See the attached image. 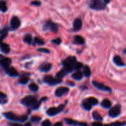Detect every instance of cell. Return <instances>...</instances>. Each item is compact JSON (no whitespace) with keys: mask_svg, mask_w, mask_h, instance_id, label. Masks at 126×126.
I'll list each match as a JSON object with an SVG mask.
<instances>
[{"mask_svg":"<svg viewBox=\"0 0 126 126\" xmlns=\"http://www.w3.org/2000/svg\"><path fill=\"white\" fill-rule=\"evenodd\" d=\"M47 100V97H43L38 102L35 96L33 95H28L25 97L23 99L21 100V103L28 108H32L33 110H36L39 109L41 104L43 102Z\"/></svg>","mask_w":126,"mask_h":126,"instance_id":"cell-1","label":"cell"},{"mask_svg":"<svg viewBox=\"0 0 126 126\" xmlns=\"http://www.w3.org/2000/svg\"><path fill=\"white\" fill-rule=\"evenodd\" d=\"M77 62L75 56H69L65 60L62 61L63 69L66 71L68 74L75 70V65Z\"/></svg>","mask_w":126,"mask_h":126,"instance_id":"cell-2","label":"cell"},{"mask_svg":"<svg viewBox=\"0 0 126 126\" xmlns=\"http://www.w3.org/2000/svg\"><path fill=\"white\" fill-rule=\"evenodd\" d=\"M3 116L9 120L12 121L20 122V123L25 122L28 119V116L27 115L17 116L12 112H5L3 113Z\"/></svg>","mask_w":126,"mask_h":126,"instance_id":"cell-3","label":"cell"},{"mask_svg":"<svg viewBox=\"0 0 126 126\" xmlns=\"http://www.w3.org/2000/svg\"><path fill=\"white\" fill-rule=\"evenodd\" d=\"M88 6L90 9L95 11H103L106 9L107 5L102 0H89Z\"/></svg>","mask_w":126,"mask_h":126,"instance_id":"cell-4","label":"cell"},{"mask_svg":"<svg viewBox=\"0 0 126 126\" xmlns=\"http://www.w3.org/2000/svg\"><path fill=\"white\" fill-rule=\"evenodd\" d=\"M58 25L54 22H52L51 20H47L43 24V30L44 31H47L50 30L51 32L54 33H57L58 32Z\"/></svg>","mask_w":126,"mask_h":126,"instance_id":"cell-5","label":"cell"},{"mask_svg":"<svg viewBox=\"0 0 126 126\" xmlns=\"http://www.w3.org/2000/svg\"><path fill=\"white\" fill-rule=\"evenodd\" d=\"M43 81L45 83L50 85V86H55V85L59 84L62 82V80L59 78H54L50 75H46L43 78Z\"/></svg>","mask_w":126,"mask_h":126,"instance_id":"cell-6","label":"cell"},{"mask_svg":"<svg viewBox=\"0 0 126 126\" xmlns=\"http://www.w3.org/2000/svg\"><path fill=\"white\" fill-rule=\"evenodd\" d=\"M64 108H65V105H60L58 107H51L47 110L46 113L49 116H54L61 113Z\"/></svg>","mask_w":126,"mask_h":126,"instance_id":"cell-7","label":"cell"},{"mask_svg":"<svg viewBox=\"0 0 126 126\" xmlns=\"http://www.w3.org/2000/svg\"><path fill=\"white\" fill-rule=\"evenodd\" d=\"M121 114V105L118 104L114 106L108 112V116L111 118H115Z\"/></svg>","mask_w":126,"mask_h":126,"instance_id":"cell-8","label":"cell"},{"mask_svg":"<svg viewBox=\"0 0 126 126\" xmlns=\"http://www.w3.org/2000/svg\"><path fill=\"white\" fill-rule=\"evenodd\" d=\"M92 84H93V86H94L96 89L100 90V91H105V92H112V90L110 87L105 86V85L103 84V83L98 82L95 81H92Z\"/></svg>","mask_w":126,"mask_h":126,"instance_id":"cell-9","label":"cell"},{"mask_svg":"<svg viewBox=\"0 0 126 126\" xmlns=\"http://www.w3.org/2000/svg\"><path fill=\"white\" fill-rule=\"evenodd\" d=\"M20 20L19 18L17 16H13L11 20V22H10V25H11V30H16L18 29L20 26Z\"/></svg>","mask_w":126,"mask_h":126,"instance_id":"cell-10","label":"cell"},{"mask_svg":"<svg viewBox=\"0 0 126 126\" xmlns=\"http://www.w3.org/2000/svg\"><path fill=\"white\" fill-rule=\"evenodd\" d=\"M69 88L66 87H59L55 90V95L57 97H62L63 95L66 94L69 92Z\"/></svg>","mask_w":126,"mask_h":126,"instance_id":"cell-11","label":"cell"},{"mask_svg":"<svg viewBox=\"0 0 126 126\" xmlns=\"http://www.w3.org/2000/svg\"><path fill=\"white\" fill-rule=\"evenodd\" d=\"M65 123L70 126H88L86 123H80L76 121L73 120V119H69V118H65Z\"/></svg>","mask_w":126,"mask_h":126,"instance_id":"cell-12","label":"cell"},{"mask_svg":"<svg viewBox=\"0 0 126 126\" xmlns=\"http://www.w3.org/2000/svg\"><path fill=\"white\" fill-rule=\"evenodd\" d=\"M52 68V64L50 63H41L38 67V70L41 72H48Z\"/></svg>","mask_w":126,"mask_h":126,"instance_id":"cell-13","label":"cell"},{"mask_svg":"<svg viewBox=\"0 0 126 126\" xmlns=\"http://www.w3.org/2000/svg\"><path fill=\"white\" fill-rule=\"evenodd\" d=\"M4 70L6 74L8 75L9 76H11V77H17L19 75H18V71L14 67H10V66H9L7 68H5Z\"/></svg>","mask_w":126,"mask_h":126,"instance_id":"cell-14","label":"cell"},{"mask_svg":"<svg viewBox=\"0 0 126 126\" xmlns=\"http://www.w3.org/2000/svg\"><path fill=\"white\" fill-rule=\"evenodd\" d=\"M11 62H12V60L10 58L7 57L2 58L0 60V64L3 67L4 69L8 68L11 65Z\"/></svg>","mask_w":126,"mask_h":126,"instance_id":"cell-15","label":"cell"},{"mask_svg":"<svg viewBox=\"0 0 126 126\" xmlns=\"http://www.w3.org/2000/svg\"><path fill=\"white\" fill-rule=\"evenodd\" d=\"M82 27V22L80 18H76L73 22V30L75 32L79 31Z\"/></svg>","mask_w":126,"mask_h":126,"instance_id":"cell-16","label":"cell"},{"mask_svg":"<svg viewBox=\"0 0 126 126\" xmlns=\"http://www.w3.org/2000/svg\"><path fill=\"white\" fill-rule=\"evenodd\" d=\"M113 60L114 64L116 65H117L118 66H119V67H124V66H125V63L123 61V60H122V59L121 58V57L119 55H115L113 57Z\"/></svg>","mask_w":126,"mask_h":126,"instance_id":"cell-17","label":"cell"},{"mask_svg":"<svg viewBox=\"0 0 126 126\" xmlns=\"http://www.w3.org/2000/svg\"><path fill=\"white\" fill-rule=\"evenodd\" d=\"M9 30V28L6 27H3L2 29L0 30V42H2L3 39L7 36Z\"/></svg>","mask_w":126,"mask_h":126,"instance_id":"cell-18","label":"cell"},{"mask_svg":"<svg viewBox=\"0 0 126 126\" xmlns=\"http://www.w3.org/2000/svg\"><path fill=\"white\" fill-rule=\"evenodd\" d=\"M0 50L2 53L7 54L10 52V46L9 44L0 42Z\"/></svg>","mask_w":126,"mask_h":126,"instance_id":"cell-19","label":"cell"},{"mask_svg":"<svg viewBox=\"0 0 126 126\" xmlns=\"http://www.w3.org/2000/svg\"><path fill=\"white\" fill-rule=\"evenodd\" d=\"M83 76V73L80 71H77L71 75V77H72V78L73 79L76 80V81H80V80H81L82 79Z\"/></svg>","mask_w":126,"mask_h":126,"instance_id":"cell-20","label":"cell"},{"mask_svg":"<svg viewBox=\"0 0 126 126\" xmlns=\"http://www.w3.org/2000/svg\"><path fill=\"white\" fill-rule=\"evenodd\" d=\"M101 106H102L103 108L108 109V108H111V102L110 100L105 98V99H104L102 102V103H101Z\"/></svg>","mask_w":126,"mask_h":126,"instance_id":"cell-21","label":"cell"},{"mask_svg":"<svg viewBox=\"0 0 126 126\" xmlns=\"http://www.w3.org/2000/svg\"><path fill=\"white\" fill-rule=\"evenodd\" d=\"M74 41H75V43L76 44H81V45H82V44L85 43V40L83 38V37L79 35L75 36V38H74Z\"/></svg>","mask_w":126,"mask_h":126,"instance_id":"cell-22","label":"cell"},{"mask_svg":"<svg viewBox=\"0 0 126 126\" xmlns=\"http://www.w3.org/2000/svg\"><path fill=\"white\" fill-rule=\"evenodd\" d=\"M29 80H30L29 77H28V76H22V77L20 78L19 79H18V84H20L25 85L28 83V81H29Z\"/></svg>","mask_w":126,"mask_h":126,"instance_id":"cell-23","label":"cell"},{"mask_svg":"<svg viewBox=\"0 0 126 126\" xmlns=\"http://www.w3.org/2000/svg\"><path fill=\"white\" fill-rule=\"evenodd\" d=\"M87 102L91 105V106H95L98 103V100L95 97H89L86 100Z\"/></svg>","mask_w":126,"mask_h":126,"instance_id":"cell-24","label":"cell"},{"mask_svg":"<svg viewBox=\"0 0 126 126\" xmlns=\"http://www.w3.org/2000/svg\"><path fill=\"white\" fill-rule=\"evenodd\" d=\"M92 117H93L94 119L97 121H102V120H103V118L101 116L99 113L98 111H96L92 113Z\"/></svg>","mask_w":126,"mask_h":126,"instance_id":"cell-25","label":"cell"},{"mask_svg":"<svg viewBox=\"0 0 126 126\" xmlns=\"http://www.w3.org/2000/svg\"><path fill=\"white\" fill-rule=\"evenodd\" d=\"M0 11L2 12H6L7 11L6 2L4 0H0Z\"/></svg>","mask_w":126,"mask_h":126,"instance_id":"cell-26","label":"cell"},{"mask_svg":"<svg viewBox=\"0 0 126 126\" xmlns=\"http://www.w3.org/2000/svg\"><path fill=\"white\" fill-rule=\"evenodd\" d=\"M7 97L5 94L0 92V104H6L7 102Z\"/></svg>","mask_w":126,"mask_h":126,"instance_id":"cell-27","label":"cell"},{"mask_svg":"<svg viewBox=\"0 0 126 126\" xmlns=\"http://www.w3.org/2000/svg\"><path fill=\"white\" fill-rule=\"evenodd\" d=\"M83 75L86 76V78H89L91 75V71L89 66L88 65H86L84 66V72Z\"/></svg>","mask_w":126,"mask_h":126,"instance_id":"cell-28","label":"cell"},{"mask_svg":"<svg viewBox=\"0 0 126 126\" xmlns=\"http://www.w3.org/2000/svg\"><path fill=\"white\" fill-rule=\"evenodd\" d=\"M23 41L30 45L32 43V36L30 34H26L23 38Z\"/></svg>","mask_w":126,"mask_h":126,"instance_id":"cell-29","label":"cell"},{"mask_svg":"<svg viewBox=\"0 0 126 126\" xmlns=\"http://www.w3.org/2000/svg\"><path fill=\"white\" fill-rule=\"evenodd\" d=\"M67 74L68 73H66V71L62 68L60 71H59V72L56 74V76L57 78L62 79V78H63V77H65V76H66Z\"/></svg>","mask_w":126,"mask_h":126,"instance_id":"cell-30","label":"cell"},{"mask_svg":"<svg viewBox=\"0 0 126 126\" xmlns=\"http://www.w3.org/2000/svg\"><path fill=\"white\" fill-rule=\"evenodd\" d=\"M28 87H29V89L32 92H37V91H38V89H39V87H38V85L34 83V82H32V83H31L28 86Z\"/></svg>","mask_w":126,"mask_h":126,"instance_id":"cell-31","label":"cell"},{"mask_svg":"<svg viewBox=\"0 0 126 126\" xmlns=\"http://www.w3.org/2000/svg\"><path fill=\"white\" fill-rule=\"evenodd\" d=\"M82 108L86 111H90L92 109V106H91L86 100H84L82 102Z\"/></svg>","mask_w":126,"mask_h":126,"instance_id":"cell-32","label":"cell"},{"mask_svg":"<svg viewBox=\"0 0 126 126\" xmlns=\"http://www.w3.org/2000/svg\"><path fill=\"white\" fill-rule=\"evenodd\" d=\"M34 42L38 45H44L45 44V41L43 39L38 38V37H35L34 38Z\"/></svg>","mask_w":126,"mask_h":126,"instance_id":"cell-33","label":"cell"},{"mask_svg":"<svg viewBox=\"0 0 126 126\" xmlns=\"http://www.w3.org/2000/svg\"><path fill=\"white\" fill-rule=\"evenodd\" d=\"M82 67H83V64H82V63L78 62H77L75 65V70L79 71V70L80 69L82 68Z\"/></svg>","mask_w":126,"mask_h":126,"instance_id":"cell-34","label":"cell"},{"mask_svg":"<svg viewBox=\"0 0 126 126\" xmlns=\"http://www.w3.org/2000/svg\"><path fill=\"white\" fill-rule=\"evenodd\" d=\"M110 126H124L126 125L125 122L123 123H121V122H114V123H111V124H109Z\"/></svg>","mask_w":126,"mask_h":126,"instance_id":"cell-35","label":"cell"},{"mask_svg":"<svg viewBox=\"0 0 126 126\" xmlns=\"http://www.w3.org/2000/svg\"><path fill=\"white\" fill-rule=\"evenodd\" d=\"M41 120V118L39 116H32L31 118L30 121L32 123H37V122H39Z\"/></svg>","mask_w":126,"mask_h":126,"instance_id":"cell-36","label":"cell"},{"mask_svg":"<svg viewBox=\"0 0 126 126\" xmlns=\"http://www.w3.org/2000/svg\"><path fill=\"white\" fill-rule=\"evenodd\" d=\"M51 43L54 44H56V45H60V44L62 43V39H60V38H55V39H52L51 41Z\"/></svg>","mask_w":126,"mask_h":126,"instance_id":"cell-37","label":"cell"},{"mask_svg":"<svg viewBox=\"0 0 126 126\" xmlns=\"http://www.w3.org/2000/svg\"><path fill=\"white\" fill-rule=\"evenodd\" d=\"M37 50H38V52L45 53V54H49V53H50L49 49H47V48H39V49H37Z\"/></svg>","mask_w":126,"mask_h":126,"instance_id":"cell-38","label":"cell"},{"mask_svg":"<svg viewBox=\"0 0 126 126\" xmlns=\"http://www.w3.org/2000/svg\"><path fill=\"white\" fill-rule=\"evenodd\" d=\"M30 4L34 6H40L41 5V2L39 0H34V1H32Z\"/></svg>","mask_w":126,"mask_h":126,"instance_id":"cell-39","label":"cell"},{"mask_svg":"<svg viewBox=\"0 0 126 126\" xmlns=\"http://www.w3.org/2000/svg\"><path fill=\"white\" fill-rule=\"evenodd\" d=\"M41 126H51V123L49 120H45L42 123Z\"/></svg>","mask_w":126,"mask_h":126,"instance_id":"cell-40","label":"cell"},{"mask_svg":"<svg viewBox=\"0 0 126 126\" xmlns=\"http://www.w3.org/2000/svg\"><path fill=\"white\" fill-rule=\"evenodd\" d=\"M8 126H23L22 124H18V123H8Z\"/></svg>","mask_w":126,"mask_h":126,"instance_id":"cell-41","label":"cell"},{"mask_svg":"<svg viewBox=\"0 0 126 126\" xmlns=\"http://www.w3.org/2000/svg\"><path fill=\"white\" fill-rule=\"evenodd\" d=\"M92 126H103V124L100 122H95L92 124Z\"/></svg>","mask_w":126,"mask_h":126,"instance_id":"cell-42","label":"cell"},{"mask_svg":"<svg viewBox=\"0 0 126 126\" xmlns=\"http://www.w3.org/2000/svg\"><path fill=\"white\" fill-rule=\"evenodd\" d=\"M66 84L70 86H75V84L73 82H72V81H66Z\"/></svg>","mask_w":126,"mask_h":126,"instance_id":"cell-43","label":"cell"},{"mask_svg":"<svg viewBox=\"0 0 126 126\" xmlns=\"http://www.w3.org/2000/svg\"><path fill=\"white\" fill-rule=\"evenodd\" d=\"M53 126H63V124L62 122H57V123H55Z\"/></svg>","mask_w":126,"mask_h":126,"instance_id":"cell-44","label":"cell"},{"mask_svg":"<svg viewBox=\"0 0 126 126\" xmlns=\"http://www.w3.org/2000/svg\"><path fill=\"white\" fill-rule=\"evenodd\" d=\"M102 1H103V2H104V3L106 5H107V4H109L111 0H102Z\"/></svg>","mask_w":126,"mask_h":126,"instance_id":"cell-45","label":"cell"},{"mask_svg":"<svg viewBox=\"0 0 126 126\" xmlns=\"http://www.w3.org/2000/svg\"><path fill=\"white\" fill-rule=\"evenodd\" d=\"M24 126H32V124L30 123H27L25 124Z\"/></svg>","mask_w":126,"mask_h":126,"instance_id":"cell-46","label":"cell"},{"mask_svg":"<svg viewBox=\"0 0 126 126\" xmlns=\"http://www.w3.org/2000/svg\"><path fill=\"white\" fill-rule=\"evenodd\" d=\"M103 126H110L109 124H105V125H103Z\"/></svg>","mask_w":126,"mask_h":126,"instance_id":"cell-47","label":"cell"},{"mask_svg":"<svg viewBox=\"0 0 126 126\" xmlns=\"http://www.w3.org/2000/svg\"><path fill=\"white\" fill-rule=\"evenodd\" d=\"M124 54H126V49L124 50Z\"/></svg>","mask_w":126,"mask_h":126,"instance_id":"cell-48","label":"cell"}]
</instances>
